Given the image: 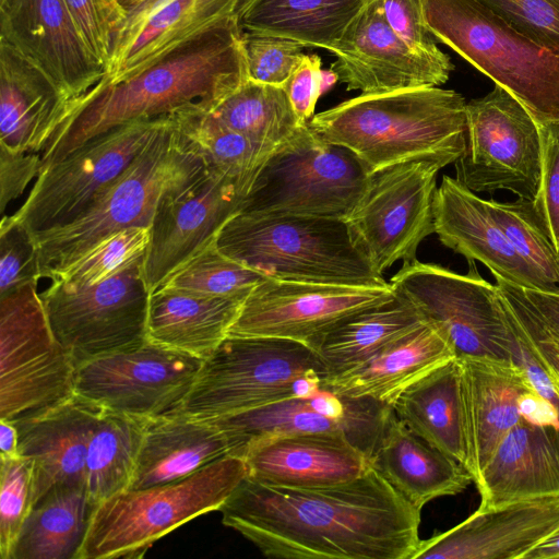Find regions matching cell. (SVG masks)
Listing matches in <instances>:
<instances>
[{"instance_id":"23","label":"cell","mask_w":559,"mask_h":559,"mask_svg":"<svg viewBox=\"0 0 559 559\" xmlns=\"http://www.w3.org/2000/svg\"><path fill=\"white\" fill-rule=\"evenodd\" d=\"M435 234L466 260L485 264L493 276L524 289L551 293L550 287L513 248L490 213L487 200L444 175L437 188Z\"/></svg>"},{"instance_id":"35","label":"cell","mask_w":559,"mask_h":559,"mask_svg":"<svg viewBox=\"0 0 559 559\" xmlns=\"http://www.w3.org/2000/svg\"><path fill=\"white\" fill-rule=\"evenodd\" d=\"M170 118L205 168L230 182L243 198L276 151L228 128L201 104L183 106Z\"/></svg>"},{"instance_id":"30","label":"cell","mask_w":559,"mask_h":559,"mask_svg":"<svg viewBox=\"0 0 559 559\" xmlns=\"http://www.w3.org/2000/svg\"><path fill=\"white\" fill-rule=\"evenodd\" d=\"M371 465L421 511L429 501L462 492L473 481L465 467L414 433L391 407Z\"/></svg>"},{"instance_id":"14","label":"cell","mask_w":559,"mask_h":559,"mask_svg":"<svg viewBox=\"0 0 559 559\" xmlns=\"http://www.w3.org/2000/svg\"><path fill=\"white\" fill-rule=\"evenodd\" d=\"M431 159L402 162L371 173L346 218L356 248L380 275L396 261L416 259L420 242L435 233L437 175Z\"/></svg>"},{"instance_id":"2","label":"cell","mask_w":559,"mask_h":559,"mask_svg":"<svg viewBox=\"0 0 559 559\" xmlns=\"http://www.w3.org/2000/svg\"><path fill=\"white\" fill-rule=\"evenodd\" d=\"M242 32L240 19L221 20L174 45L129 78L98 82L71 99L67 115L40 153V171L111 129L167 116L191 104L213 108L248 79Z\"/></svg>"},{"instance_id":"46","label":"cell","mask_w":559,"mask_h":559,"mask_svg":"<svg viewBox=\"0 0 559 559\" xmlns=\"http://www.w3.org/2000/svg\"><path fill=\"white\" fill-rule=\"evenodd\" d=\"M93 53L106 70L127 16L118 0H63Z\"/></svg>"},{"instance_id":"15","label":"cell","mask_w":559,"mask_h":559,"mask_svg":"<svg viewBox=\"0 0 559 559\" xmlns=\"http://www.w3.org/2000/svg\"><path fill=\"white\" fill-rule=\"evenodd\" d=\"M167 116L139 119L83 143L44 168L23 204L3 216L32 236L70 223L131 164Z\"/></svg>"},{"instance_id":"41","label":"cell","mask_w":559,"mask_h":559,"mask_svg":"<svg viewBox=\"0 0 559 559\" xmlns=\"http://www.w3.org/2000/svg\"><path fill=\"white\" fill-rule=\"evenodd\" d=\"M266 276L219 250L216 239L159 287L211 297H247Z\"/></svg>"},{"instance_id":"54","label":"cell","mask_w":559,"mask_h":559,"mask_svg":"<svg viewBox=\"0 0 559 559\" xmlns=\"http://www.w3.org/2000/svg\"><path fill=\"white\" fill-rule=\"evenodd\" d=\"M40 171V153L24 152L0 143V213L20 198Z\"/></svg>"},{"instance_id":"57","label":"cell","mask_w":559,"mask_h":559,"mask_svg":"<svg viewBox=\"0 0 559 559\" xmlns=\"http://www.w3.org/2000/svg\"><path fill=\"white\" fill-rule=\"evenodd\" d=\"M550 558H559V528L523 557V559Z\"/></svg>"},{"instance_id":"22","label":"cell","mask_w":559,"mask_h":559,"mask_svg":"<svg viewBox=\"0 0 559 559\" xmlns=\"http://www.w3.org/2000/svg\"><path fill=\"white\" fill-rule=\"evenodd\" d=\"M559 528V495L478 508L456 526L420 540L412 559H523Z\"/></svg>"},{"instance_id":"44","label":"cell","mask_w":559,"mask_h":559,"mask_svg":"<svg viewBox=\"0 0 559 559\" xmlns=\"http://www.w3.org/2000/svg\"><path fill=\"white\" fill-rule=\"evenodd\" d=\"M0 456V556L12 559L22 526L37 502L34 464L21 455Z\"/></svg>"},{"instance_id":"48","label":"cell","mask_w":559,"mask_h":559,"mask_svg":"<svg viewBox=\"0 0 559 559\" xmlns=\"http://www.w3.org/2000/svg\"><path fill=\"white\" fill-rule=\"evenodd\" d=\"M513 26L559 52V0H480Z\"/></svg>"},{"instance_id":"38","label":"cell","mask_w":559,"mask_h":559,"mask_svg":"<svg viewBox=\"0 0 559 559\" xmlns=\"http://www.w3.org/2000/svg\"><path fill=\"white\" fill-rule=\"evenodd\" d=\"M423 323L414 306L394 292L391 299L349 317L333 329L316 352L328 370L326 378L333 377L356 367Z\"/></svg>"},{"instance_id":"21","label":"cell","mask_w":559,"mask_h":559,"mask_svg":"<svg viewBox=\"0 0 559 559\" xmlns=\"http://www.w3.org/2000/svg\"><path fill=\"white\" fill-rule=\"evenodd\" d=\"M0 40L36 64L70 99L106 74L63 0H0Z\"/></svg>"},{"instance_id":"33","label":"cell","mask_w":559,"mask_h":559,"mask_svg":"<svg viewBox=\"0 0 559 559\" xmlns=\"http://www.w3.org/2000/svg\"><path fill=\"white\" fill-rule=\"evenodd\" d=\"M246 298L158 287L150 296L147 340L205 359L228 336Z\"/></svg>"},{"instance_id":"34","label":"cell","mask_w":559,"mask_h":559,"mask_svg":"<svg viewBox=\"0 0 559 559\" xmlns=\"http://www.w3.org/2000/svg\"><path fill=\"white\" fill-rule=\"evenodd\" d=\"M391 407L414 433L465 467L466 436L459 359L449 360L406 388Z\"/></svg>"},{"instance_id":"20","label":"cell","mask_w":559,"mask_h":559,"mask_svg":"<svg viewBox=\"0 0 559 559\" xmlns=\"http://www.w3.org/2000/svg\"><path fill=\"white\" fill-rule=\"evenodd\" d=\"M331 71L347 91L379 94L444 84L454 66L413 50L389 25L380 0H367L331 50Z\"/></svg>"},{"instance_id":"58","label":"cell","mask_w":559,"mask_h":559,"mask_svg":"<svg viewBox=\"0 0 559 559\" xmlns=\"http://www.w3.org/2000/svg\"><path fill=\"white\" fill-rule=\"evenodd\" d=\"M121 7L127 11L138 5L143 0H118Z\"/></svg>"},{"instance_id":"53","label":"cell","mask_w":559,"mask_h":559,"mask_svg":"<svg viewBox=\"0 0 559 559\" xmlns=\"http://www.w3.org/2000/svg\"><path fill=\"white\" fill-rule=\"evenodd\" d=\"M336 80L335 76L326 80L321 69V59L317 55H302L288 80L283 85L300 120L309 122L314 116V108L319 97Z\"/></svg>"},{"instance_id":"13","label":"cell","mask_w":559,"mask_h":559,"mask_svg":"<svg viewBox=\"0 0 559 559\" xmlns=\"http://www.w3.org/2000/svg\"><path fill=\"white\" fill-rule=\"evenodd\" d=\"M540 127L499 85L466 103V144L454 163L455 179L475 193L511 191L534 201L542 179Z\"/></svg>"},{"instance_id":"10","label":"cell","mask_w":559,"mask_h":559,"mask_svg":"<svg viewBox=\"0 0 559 559\" xmlns=\"http://www.w3.org/2000/svg\"><path fill=\"white\" fill-rule=\"evenodd\" d=\"M37 285L0 295V419L12 423L74 395L76 366L51 330Z\"/></svg>"},{"instance_id":"1","label":"cell","mask_w":559,"mask_h":559,"mask_svg":"<svg viewBox=\"0 0 559 559\" xmlns=\"http://www.w3.org/2000/svg\"><path fill=\"white\" fill-rule=\"evenodd\" d=\"M218 511L225 526L273 558L412 559L420 543V511L372 466L316 488L246 477Z\"/></svg>"},{"instance_id":"39","label":"cell","mask_w":559,"mask_h":559,"mask_svg":"<svg viewBox=\"0 0 559 559\" xmlns=\"http://www.w3.org/2000/svg\"><path fill=\"white\" fill-rule=\"evenodd\" d=\"M145 420L99 408L86 456V490L97 506L131 485Z\"/></svg>"},{"instance_id":"56","label":"cell","mask_w":559,"mask_h":559,"mask_svg":"<svg viewBox=\"0 0 559 559\" xmlns=\"http://www.w3.org/2000/svg\"><path fill=\"white\" fill-rule=\"evenodd\" d=\"M0 449L2 456H19V433L15 423L0 419Z\"/></svg>"},{"instance_id":"28","label":"cell","mask_w":559,"mask_h":559,"mask_svg":"<svg viewBox=\"0 0 559 559\" xmlns=\"http://www.w3.org/2000/svg\"><path fill=\"white\" fill-rule=\"evenodd\" d=\"M480 508L559 495V427L521 419L475 481Z\"/></svg>"},{"instance_id":"50","label":"cell","mask_w":559,"mask_h":559,"mask_svg":"<svg viewBox=\"0 0 559 559\" xmlns=\"http://www.w3.org/2000/svg\"><path fill=\"white\" fill-rule=\"evenodd\" d=\"M502 300L511 329L512 361L521 368L533 390L554 408L559 419V381L525 334L503 296Z\"/></svg>"},{"instance_id":"27","label":"cell","mask_w":559,"mask_h":559,"mask_svg":"<svg viewBox=\"0 0 559 559\" xmlns=\"http://www.w3.org/2000/svg\"><path fill=\"white\" fill-rule=\"evenodd\" d=\"M99 408L74 394L15 423L19 454L34 464L37 501L56 485L86 487L88 441Z\"/></svg>"},{"instance_id":"17","label":"cell","mask_w":559,"mask_h":559,"mask_svg":"<svg viewBox=\"0 0 559 559\" xmlns=\"http://www.w3.org/2000/svg\"><path fill=\"white\" fill-rule=\"evenodd\" d=\"M393 296L391 284L366 287L266 278L247 296L228 335L285 338L317 350L342 322Z\"/></svg>"},{"instance_id":"18","label":"cell","mask_w":559,"mask_h":559,"mask_svg":"<svg viewBox=\"0 0 559 559\" xmlns=\"http://www.w3.org/2000/svg\"><path fill=\"white\" fill-rule=\"evenodd\" d=\"M390 411L389 404L350 399L322 388L310 397H292L209 420L225 436L229 455L241 459L263 441L323 432L346 436L371 457Z\"/></svg>"},{"instance_id":"3","label":"cell","mask_w":559,"mask_h":559,"mask_svg":"<svg viewBox=\"0 0 559 559\" xmlns=\"http://www.w3.org/2000/svg\"><path fill=\"white\" fill-rule=\"evenodd\" d=\"M321 139L352 151L371 174L414 159L454 164L466 144V102L453 90L361 94L314 115Z\"/></svg>"},{"instance_id":"12","label":"cell","mask_w":559,"mask_h":559,"mask_svg":"<svg viewBox=\"0 0 559 559\" xmlns=\"http://www.w3.org/2000/svg\"><path fill=\"white\" fill-rule=\"evenodd\" d=\"M143 259L97 284L70 286L51 280L39 293L51 330L76 368L147 340L151 292Z\"/></svg>"},{"instance_id":"45","label":"cell","mask_w":559,"mask_h":559,"mask_svg":"<svg viewBox=\"0 0 559 559\" xmlns=\"http://www.w3.org/2000/svg\"><path fill=\"white\" fill-rule=\"evenodd\" d=\"M248 79L283 86L302 57L299 43L264 33L242 32Z\"/></svg>"},{"instance_id":"24","label":"cell","mask_w":559,"mask_h":559,"mask_svg":"<svg viewBox=\"0 0 559 559\" xmlns=\"http://www.w3.org/2000/svg\"><path fill=\"white\" fill-rule=\"evenodd\" d=\"M252 0H143L127 11L105 76L116 83L193 34L241 16Z\"/></svg>"},{"instance_id":"43","label":"cell","mask_w":559,"mask_h":559,"mask_svg":"<svg viewBox=\"0 0 559 559\" xmlns=\"http://www.w3.org/2000/svg\"><path fill=\"white\" fill-rule=\"evenodd\" d=\"M151 239L150 227L133 226L98 241L87 252L49 277L70 286L103 282L144 258Z\"/></svg>"},{"instance_id":"16","label":"cell","mask_w":559,"mask_h":559,"mask_svg":"<svg viewBox=\"0 0 559 559\" xmlns=\"http://www.w3.org/2000/svg\"><path fill=\"white\" fill-rule=\"evenodd\" d=\"M203 361L146 340L78 366L74 394L138 419L169 415L182 409Z\"/></svg>"},{"instance_id":"6","label":"cell","mask_w":559,"mask_h":559,"mask_svg":"<svg viewBox=\"0 0 559 559\" xmlns=\"http://www.w3.org/2000/svg\"><path fill=\"white\" fill-rule=\"evenodd\" d=\"M435 37L515 97L542 126L559 121V52L480 0H421Z\"/></svg>"},{"instance_id":"25","label":"cell","mask_w":559,"mask_h":559,"mask_svg":"<svg viewBox=\"0 0 559 559\" xmlns=\"http://www.w3.org/2000/svg\"><path fill=\"white\" fill-rule=\"evenodd\" d=\"M247 477L259 483L316 488L354 480L372 465L342 433H300L251 447L242 456Z\"/></svg>"},{"instance_id":"26","label":"cell","mask_w":559,"mask_h":559,"mask_svg":"<svg viewBox=\"0 0 559 559\" xmlns=\"http://www.w3.org/2000/svg\"><path fill=\"white\" fill-rule=\"evenodd\" d=\"M464 407L466 463L475 483L507 433L522 419L520 400L533 390L512 360L459 359Z\"/></svg>"},{"instance_id":"9","label":"cell","mask_w":559,"mask_h":559,"mask_svg":"<svg viewBox=\"0 0 559 559\" xmlns=\"http://www.w3.org/2000/svg\"><path fill=\"white\" fill-rule=\"evenodd\" d=\"M369 176L352 151L321 139L306 123L270 157L241 212L346 221Z\"/></svg>"},{"instance_id":"29","label":"cell","mask_w":559,"mask_h":559,"mask_svg":"<svg viewBox=\"0 0 559 559\" xmlns=\"http://www.w3.org/2000/svg\"><path fill=\"white\" fill-rule=\"evenodd\" d=\"M70 100L44 71L0 40V143L41 153Z\"/></svg>"},{"instance_id":"31","label":"cell","mask_w":559,"mask_h":559,"mask_svg":"<svg viewBox=\"0 0 559 559\" xmlns=\"http://www.w3.org/2000/svg\"><path fill=\"white\" fill-rule=\"evenodd\" d=\"M453 358L444 336L425 322L356 367L324 379L322 388L392 405L406 388Z\"/></svg>"},{"instance_id":"36","label":"cell","mask_w":559,"mask_h":559,"mask_svg":"<svg viewBox=\"0 0 559 559\" xmlns=\"http://www.w3.org/2000/svg\"><path fill=\"white\" fill-rule=\"evenodd\" d=\"M95 508L85 486L51 487L24 522L12 559H75Z\"/></svg>"},{"instance_id":"55","label":"cell","mask_w":559,"mask_h":559,"mask_svg":"<svg viewBox=\"0 0 559 559\" xmlns=\"http://www.w3.org/2000/svg\"><path fill=\"white\" fill-rule=\"evenodd\" d=\"M548 330L559 338V294L524 289Z\"/></svg>"},{"instance_id":"52","label":"cell","mask_w":559,"mask_h":559,"mask_svg":"<svg viewBox=\"0 0 559 559\" xmlns=\"http://www.w3.org/2000/svg\"><path fill=\"white\" fill-rule=\"evenodd\" d=\"M380 1L389 25L413 50L437 58L447 56L425 22L421 0Z\"/></svg>"},{"instance_id":"49","label":"cell","mask_w":559,"mask_h":559,"mask_svg":"<svg viewBox=\"0 0 559 559\" xmlns=\"http://www.w3.org/2000/svg\"><path fill=\"white\" fill-rule=\"evenodd\" d=\"M542 134V179L536 214L559 251V121L539 126Z\"/></svg>"},{"instance_id":"4","label":"cell","mask_w":559,"mask_h":559,"mask_svg":"<svg viewBox=\"0 0 559 559\" xmlns=\"http://www.w3.org/2000/svg\"><path fill=\"white\" fill-rule=\"evenodd\" d=\"M203 167L168 115L131 164L76 218L33 236L41 278L68 266L110 234L151 227L162 198Z\"/></svg>"},{"instance_id":"51","label":"cell","mask_w":559,"mask_h":559,"mask_svg":"<svg viewBox=\"0 0 559 559\" xmlns=\"http://www.w3.org/2000/svg\"><path fill=\"white\" fill-rule=\"evenodd\" d=\"M496 285L504 297L514 317L533 343L546 366L559 381V338L545 325L536 309L528 300L524 288L512 285L499 276Z\"/></svg>"},{"instance_id":"37","label":"cell","mask_w":559,"mask_h":559,"mask_svg":"<svg viewBox=\"0 0 559 559\" xmlns=\"http://www.w3.org/2000/svg\"><path fill=\"white\" fill-rule=\"evenodd\" d=\"M367 0H252L243 31L288 38L304 47L332 50Z\"/></svg>"},{"instance_id":"11","label":"cell","mask_w":559,"mask_h":559,"mask_svg":"<svg viewBox=\"0 0 559 559\" xmlns=\"http://www.w3.org/2000/svg\"><path fill=\"white\" fill-rule=\"evenodd\" d=\"M467 262L468 272L459 274L415 259L404 262L390 284L444 336L456 359L511 361V329L502 296L496 284L479 275L475 261Z\"/></svg>"},{"instance_id":"42","label":"cell","mask_w":559,"mask_h":559,"mask_svg":"<svg viewBox=\"0 0 559 559\" xmlns=\"http://www.w3.org/2000/svg\"><path fill=\"white\" fill-rule=\"evenodd\" d=\"M488 209L513 248L550 287L559 294V251L539 221L533 201L487 200Z\"/></svg>"},{"instance_id":"19","label":"cell","mask_w":559,"mask_h":559,"mask_svg":"<svg viewBox=\"0 0 559 559\" xmlns=\"http://www.w3.org/2000/svg\"><path fill=\"white\" fill-rule=\"evenodd\" d=\"M246 198L205 166L159 201L143 259L150 292L157 289L197 253L214 241L241 212Z\"/></svg>"},{"instance_id":"47","label":"cell","mask_w":559,"mask_h":559,"mask_svg":"<svg viewBox=\"0 0 559 559\" xmlns=\"http://www.w3.org/2000/svg\"><path fill=\"white\" fill-rule=\"evenodd\" d=\"M41 278L38 253L32 234L24 227L0 222V295Z\"/></svg>"},{"instance_id":"7","label":"cell","mask_w":559,"mask_h":559,"mask_svg":"<svg viewBox=\"0 0 559 559\" xmlns=\"http://www.w3.org/2000/svg\"><path fill=\"white\" fill-rule=\"evenodd\" d=\"M246 477L245 461L227 455L183 479L120 491L96 506L75 559L142 558L175 528L219 510Z\"/></svg>"},{"instance_id":"40","label":"cell","mask_w":559,"mask_h":559,"mask_svg":"<svg viewBox=\"0 0 559 559\" xmlns=\"http://www.w3.org/2000/svg\"><path fill=\"white\" fill-rule=\"evenodd\" d=\"M209 111L228 128L272 150L308 123L297 116L283 86L250 79Z\"/></svg>"},{"instance_id":"8","label":"cell","mask_w":559,"mask_h":559,"mask_svg":"<svg viewBox=\"0 0 559 559\" xmlns=\"http://www.w3.org/2000/svg\"><path fill=\"white\" fill-rule=\"evenodd\" d=\"M302 377H328L314 349L285 338L228 335L204 359L181 411L213 419L298 397Z\"/></svg>"},{"instance_id":"5","label":"cell","mask_w":559,"mask_h":559,"mask_svg":"<svg viewBox=\"0 0 559 559\" xmlns=\"http://www.w3.org/2000/svg\"><path fill=\"white\" fill-rule=\"evenodd\" d=\"M222 252L264 276L347 286H389L354 245L345 221L238 213L222 228Z\"/></svg>"},{"instance_id":"32","label":"cell","mask_w":559,"mask_h":559,"mask_svg":"<svg viewBox=\"0 0 559 559\" xmlns=\"http://www.w3.org/2000/svg\"><path fill=\"white\" fill-rule=\"evenodd\" d=\"M229 455L223 432L209 419L182 411L145 420L134 475L128 489L170 484Z\"/></svg>"}]
</instances>
